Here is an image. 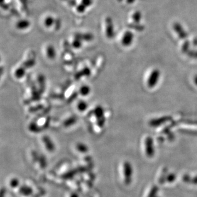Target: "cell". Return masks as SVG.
<instances>
[{"label":"cell","mask_w":197,"mask_h":197,"mask_svg":"<svg viewBox=\"0 0 197 197\" xmlns=\"http://www.w3.org/2000/svg\"><path fill=\"white\" fill-rule=\"evenodd\" d=\"M30 25V23L28 20H20L17 22L16 27L19 30L27 29Z\"/></svg>","instance_id":"obj_4"},{"label":"cell","mask_w":197,"mask_h":197,"mask_svg":"<svg viewBox=\"0 0 197 197\" xmlns=\"http://www.w3.org/2000/svg\"><path fill=\"white\" fill-rule=\"evenodd\" d=\"M142 13L141 12L139 11H135L134 12L132 15V21L134 23H140L142 19Z\"/></svg>","instance_id":"obj_6"},{"label":"cell","mask_w":197,"mask_h":197,"mask_svg":"<svg viewBox=\"0 0 197 197\" xmlns=\"http://www.w3.org/2000/svg\"><path fill=\"white\" fill-rule=\"evenodd\" d=\"M173 28L174 31L175 32L178 37H179L180 39H186L188 37L189 35L188 33H187L186 31L185 30L183 26L179 23L178 22L174 23L173 25Z\"/></svg>","instance_id":"obj_1"},{"label":"cell","mask_w":197,"mask_h":197,"mask_svg":"<svg viewBox=\"0 0 197 197\" xmlns=\"http://www.w3.org/2000/svg\"><path fill=\"white\" fill-rule=\"evenodd\" d=\"M134 39V34L130 31H127L124 33L122 37V44L124 47H129L132 45Z\"/></svg>","instance_id":"obj_2"},{"label":"cell","mask_w":197,"mask_h":197,"mask_svg":"<svg viewBox=\"0 0 197 197\" xmlns=\"http://www.w3.org/2000/svg\"><path fill=\"white\" fill-rule=\"evenodd\" d=\"M54 23H55V20H54V18L52 16H48L44 19V25L47 28L52 27V25L54 24Z\"/></svg>","instance_id":"obj_7"},{"label":"cell","mask_w":197,"mask_h":197,"mask_svg":"<svg viewBox=\"0 0 197 197\" xmlns=\"http://www.w3.org/2000/svg\"><path fill=\"white\" fill-rule=\"evenodd\" d=\"M192 45L194 47H197V37L194 38L192 41Z\"/></svg>","instance_id":"obj_14"},{"label":"cell","mask_w":197,"mask_h":197,"mask_svg":"<svg viewBox=\"0 0 197 197\" xmlns=\"http://www.w3.org/2000/svg\"><path fill=\"white\" fill-rule=\"evenodd\" d=\"M136 0H126V2L128 3V4H132L133 3H134L135 2Z\"/></svg>","instance_id":"obj_15"},{"label":"cell","mask_w":197,"mask_h":197,"mask_svg":"<svg viewBox=\"0 0 197 197\" xmlns=\"http://www.w3.org/2000/svg\"><path fill=\"white\" fill-rule=\"evenodd\" d=\"M128 27L129 28L132 29V30L137 31V32H142L143 31L145 27L143 25L140 24V23H132L128 25Z\"/></svg>","instance_id":"obj_5"},{"label":"cell","mask_w":197,"mask_h":197,"mask_svg":"<svg viewBox=\"0 0 197 197\" xmlns=\"http://www.w3.org/2000/svg\"><path fill=\"white\" fill-rule=\"evenodd\" d=\"M187 53L189 56L192 58H197V50H189Z\"/></svg>","instance_id":"obj_12"},{"label":"cell","mask_w":197,"mask_h":197,"mask_svg":"<svg viewBox=\"0 0 197 197\" xmlns=\"http://www.w3.org/2000/svg\"><path fill=\"white\" fill-rule=\"evenodd\" d=\"M82 91L81 93L83 95L87 94L89 92V88H88V87H83L82 89V91Z\"/></svg>","instance_id":"obj_13"},{"label":"cell","mask_w":197,"mask_h":197,"mask_svg":"<svg viewBox=\"0 0 197 197\" xmlns=\"http://www.w3.org/2000/svg\"><path fill=\"white\" fill-rule=\"evenodd\" d=\"M190 46H191V44H190V42L189 41V40L184 41V44H182V48H181L182 52L184 53H188L189 52V50Z\"/></svg>","instance_id":"obj_8"},{"label":"cell","mask_w":197,"mask_h":197,"mask_svg":"<svg viewBox=\"0 0 197 197\" xmlns=\"http://www.w3.org/2000/svg\"><path fill=\"white\" fill-rule=\"evenodd\" d=\"M118 2H122L123 0H117Z\"/></svg>","instance_id":"obj_16"},{"label":"cell","mask_w":197,"mask_h":197,"mask_svg":"<svg viewBox=\"0 0 197 197\" xmlns=\"http://www.w3.org/2000/svg\"><path fill=\"white\" fill-rule=\"evenodd\" d=\"M82 39L76 37L75 39L74 40L73 42H72V45L74 46L75 48H80V47L82 46V42H81Z\"/></svg>","instance_id":"obj_10"},{"label":"cell","mask_w":197,"mask_h":197,"mask_svg":"<svg viewBox=\"0 0 197 197\" xmlns=\"http://www.w3.org/2000/svg\"><path fill=\"white\" fill-rule=\"evenodd\" d=\"M47 53L48 54V56L50 58H53L55 55V52L53 47L52 46H48L47 49Z\"/></svg>","instance_id":"obj_9"},{"label":"cell","mask_w":197,"mask_h":197,"mask_svg":"<svg viewBox=\"0 0 197 197\" xmlns=\"http://www.w3.org/2000/svg\"><path fill=\"white\" fill-rule=\"evenodd\" d=\"M94 0H81L80 3L84 5L86 8L89 7L93 4Z\"/></svg>","instance_id":"obj_11"},{"label":"cell","mask_w":197,"mask_h":197,"mask_svg":"<svg viewBox=\"0 0 197 197\" xmlns=\"http://www.w3.org/2000/svg\"><path fill=\"white\" fill-rule=\"evenodd\" d=\"M115 28L112 19L111 17L106 19V35L108 39H112L115 36Z\"/></svg>","instance_id":"obj_3"}]
</instances>
